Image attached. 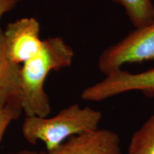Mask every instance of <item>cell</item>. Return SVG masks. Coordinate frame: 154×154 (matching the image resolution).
<instances>
[{
    "instance_id": "30bf717a",
    "label": "cell",
    "mask_w": 154,
    "mask_h": 154,
    "mask_svg": "<svg viewBox=\"0 0 154 154\" xmlns=\"http://www.w3.org/2000/svg\"><path fill=\"white\" fill-rule=\"evenodd\" d=\"M23 112L22 106L9 104L0 109V143L11 122L17 120Z\"/></svg>"
},
{
    "instance_id": "5b68a950",
    "label": "cell",
    "mask_w": 154,
    "mask_h": 154,
    "mask_svg": "<svg viewBox=\"0 0 154 154\" xmlns=\"http://www.w3.org/2000/svg\"><path fill=\"white\" fill-rule=\"evenodd\" d=\"M6 53L11 62L21 65L38 52L43 44L40 25L34 18H23L10 23L4 31Z\"/></svg>"
},
{
    "instance_id": "9c48e42d",
    "label": "cell",
    "mask_w": 154,
    "mask_h": 154,
    "mask_svg": "<svg viewBox=\"0 0 154 154\" xmlns=\"http://www.w3.org/2000/svg\"><path fill=\"white\" fill-rule=\"evenodd\" d=\"M128 154H154V113L132 135Z\"/></svg>"
},
{
    "instance_id": "8fae6325",
    "label": "cell",
    "mask_w": 154,
    "mask_h": 154,
    "mask_svg": "<svg viewBox=\"0 0 154 154\" xmlns=\"http://www.w3.org/2000/svg\"><path fill=\"white\" fill-rule=\"evenodd\" d=\"M22 0H0V20L6 13L12 10Z\"/></svg>"
},
{
    "instance_id": "ba28073f",
    "label": "cell",
    "mask_w": 154,
    "mask_h": 154,
    "mask_svg": "<svg viewBox=\"0 0 154 154\" xmlns=\"http://www.w3.org/2000/svg\"><path fill=\"white\" fill-rule=\"evenodd\" d=\"M122 6L136 29L154 22V4L152 0H110Z\"/></svg>"
},
{
    "instance_id": "52a82bcc",
    "label": "cell",
    "mask_w": 154,
    "mask_h": 154,
    "mask_svg": "<svg viewBox=\"0 0 154 154\" xmlns=\"http://www.w3.org/2000/svg\"><path fill=\"white\" fill-rule=\"evenodd\" d=\"M20 69L21 65L12 63L7 57L0 26V109L9 104L22 106Z\"/></svg>"
},
{
    "instance_id": "6da1fadb",
    "label": "cell",
    "mask_w": 154,
    "mask_h": 154,
    "mask_svg": "<svg viewBox=\"0 0 154 154\" xmlns=\"http://www.w3.org/2000/svg\"><path fill=\"white\" fill-rule=\"evenodd\" d=\"M74 53L62 38L44 40L41 49L21 66V102L26 116L47 117L51 113L49 99L44 88L52 71L71 66Z\"/></svg>"
},
{
    "instance_id": "7a4b0ae2",
    "label": "cell",
    "mask_w": 154,
    "mask_h": 154,
    "mask_svg": "<svg viewBox=\"0 0 154 154\" xmlns=\"http://www.w3.org/2000/svg\"><path fill=\"white\" fill-rule=\"evenodd\" d=\"M101 111L72 104L52 117L26 116L22 124L24 138L31 144L41 140L47 151L57 149L69 138L99 128Z\"/></svg>"
},
{
    "instance_id": "3957f363",
    "label": "cell",
    "mask_w": 154,
    "mask_h": 154,
    "mask_svg": "<svg viewBox=\"0 0 154 154\" xmlns=\"http://www.w3.org/2000/svg\"><path fill=\"white\" fill-rule=\"evenodd\" d=\"M154 61V22L136 29L99 56L98 67L105 75L126 63Z\"/></svg>"
},
{
    "instance_id": "7c38bea8",
    "label": "cell",
    "mask_w": 154,
    "mask_h": 154,
    "mask_svg": "<svg viewBox=\"0 0 154 154\" xmlns=\"http://www.w3.org/2000/svg\"><path fill=\"white\" fill-rule=\"evenodd\" d=\"M9 154H38L37 152L35 151H21L19 152L14 153H9Z\"/></svg>"
},
{
    "instance_id": "277c9868",
    "label": "cell",
    "mask_w": 154,
    "mask_h": 154,
    "mask_svg": "<svg viewBox=\"0 0 154 154\" xmlns=\"http://www.w3.org/2000/svg\"><path fill=\"white\" fill-rule=\"evenodd\" d=\"M140 91L147 97H154V68L140 73L118 69L106 75L101 82L86 88L81 98L99 102L128 91Z\"/></svg>"
},
{
    "instance_id": "8992f818",
    "label": "cell",
    "mask_w": 154,
    "mask_h": 154,
    "mask_svg": "<svg viewBox=\"0 0 154 154\" xmlns=\"http://www.w3.org/2000/svg\"><path fill=\"white\" fill-rule=\"evenodd\" d=\"M38 154H121V138L112 130L98 128L75 135L57 149Z\"/></svg>"
}]
</instances>
